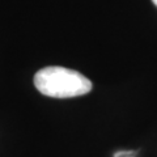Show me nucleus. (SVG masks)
Instances as JSON below:
<instances>
[{
	"label": "nucleus",
	"instance_id": "nucleus-1",
	"mask_svg": "<svg viewBox=\"0 0 157 157\" xmlns=\"http://www.w3.org/2000/svg\"><path fill=\"white\" fill-rule=\"evenodd\" d=\"M39 93L52 98H72L92 90V81L80 72L64 67H45L34 75Z\"/></svg>",
	"mask_w": 157,
	"mask_h": 157
},
{
	"label": "nucleus",
	"instance_id": "nucleus-2",
	"mask_svg": "<svg viewBox=\"0 0 157 157\" xmlns=\"http://www.w3.org/2000/svg\"><path fill=\"white\" fill-rule=\"evenodd\" d=\"M134 153H135L134 151H121V152H117L114 157H132Z\"/></svg>",
	"mask_w": 157,
	"mask_h": 157
},
{
	"label": "nucleus",
	"instance_id": "nucleus-3",
	"mask_svg": "<svg viewBox=\"0 0 157 157\" xmlns=\"http://www.w3.org/2000/svg\"><path fill=\"white\" fill-rule=\"evenodd\" d=\"M152 2H153V3H155V6L157 7V0H152Z\"/></svg>",
	"mask_w": 157,
	"mask_h": 157
}]
</instances>
